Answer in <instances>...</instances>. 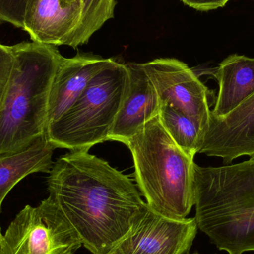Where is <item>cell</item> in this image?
Returning a JSON list of instances; mask_svg holds the SVG:
<instances>
[{"label":"cell","instance_id":"e0dca14e","mask_svg":"<svg viewBox=\"0 0 254 254\" xmlns=\"http://www.w3.org/2000/svg\"><path fill=\"white\" fill-rule=\"evenodd\" d=\"M28 1V0H0V22H7L22 29Z\"/></svg>","mask_w":254,"mask_h":254},{"label":"cell","instance_id":"277c9868","mask_svg":"<svg viewBox=\"0 0 254 254\" xmlns=\"http://www.w3.org/2000/svg\"><path fill=\"white\" fill-rule=\"evenodd\" d=\"M126 145L148 207L170 219L187 218L195 203V163L167 134L159 116L149 121Z\"/></svg>","mask_w":254,"mask_h":254},{"label":"cell","instance_id":"44dd1931","mask_svg":"<svg viewBox=\"0 0 254 254\" xmlns=\"http://www.w3.org/2000/svg\"><path fill=\"white\" fill-rule=\"evenodd\" d=\"M197 254V253H195V254H189V253H187V254Z\"/></svg>","mask_w":254,"mask_h":254},{"label":"cell","instance_id":"7402d4cb","mask_svg":"<svg viewBox=\"0 0 254 254\" xmlns=\"http://www.w3.org/2000/svg\"><path fill=\"white\" fill-rule=\"evenodd\" d=\"M111 254V253H108V254Z\"/></svg>","mask_w":254,"mask_h":254},{"label":"cell","instance_id":"ba28073f","mask_svg":"<svg viewBox=\"0 0 254 254\" xmlns=\"http://www.w3.org/2000/svg\"><path fill=\"white\" fill-rule=\"evenodd\" d=\"M195 218L170 219L148 209L110 252L113 254H185L196 236Z\"/></svg>","mask_w":254,"mask_h":254},{"label":"cell","instance_id":"9a60e30c","mask_svg":"<svg viewBox=\"0 0 254 254\" xmlns=\"http://www.w3.org/2000/svg\"><path fill=\"white\" fill-rule=\"evenodd\" d=\"M158 116L161 125L173 141L194 158L201 149L204 136L199 125L182 112L166 104H161Z\"/></svg>","mask_w":254,"mask_h":254},{"label":"cell","instance_id":"9c48e42d","mask_svg":"<svg viewBox=\"0 0 254 254\" xmlns=\"http://www.w3.org/2000/svg\"><path fill=\"white\" fill-rule=\"evenodd\" d=\"M199 153L222 158L226 165L244 155L254 158V93L226 116L210 112Z\"/></svg>","mask_w":254,"mask_h":254},{"label":"cell","instance_id":"7c38bea8","mask_svg":"<svg viewBox=\"0 0 254 254\" xmlns=\"http://www.w3.org/2000/svg\"><path fill=\"white\" fill-rule=\"evenodd\" d=\"M113 61L111 58L105 59L91 54H78L74 58H64L51 88L47 127L62 117L90 80Z\"/></svg>","mask_w":254,"mask_h":254},{"label":"cell","instance_id":"30bf717a","mask_svg":"<svg viewBox=\"0 0 254 254\" xmlns=\"http://www.w3.org/2000/svg\"><path fill=\"white\" fill-rule=\"evenodd\" d=\"M82 0H28L22 29L32 41L51 46H68L80 26Z\"/></svg>","mask_w":254,"mask_h":254},{"label":"cell","instance_id":"ffe728a7","mask_svg":"<svg viewBox=\"0 0 254 254\" xmlns=\"http://www.w3.org/2000/svg\"><path fill=\"white\" fill-rule=\"evenodd\" d=\"M3 235L1 234V228H0V246H1V240H2Z\"/></svg>","mask_w":254,"mask_h":254},{"label":"cell","instance_id":"5b68a950","mask_svg":"<svg viewBox=\"0 0 254 254\" xmlns=\"http://www.w3.org/2000/svg\"><path fill=\"white\" fill-rule=\"evenodd\" d=\"M128 80L127 65L114 60L90 80L62 117L48 125L49 141L56 149L89 151L108 140Z\"/></svg>","mask_w":254,"mask_h":254},{"label":"cell","instance_id":"d6986e66","mask_svg":"<svg viewBox=\"0 0 254 254\" xmlns=\"http://www.w3.org/2000/svg\"><path fill=\"white\" fill-rule=\"evenodd\" d=\"M185 4L195 10L207 11L224 7L230 0H182Z\"/></svg>","mask_w":254,"mask_h":254},{"label":"cell","instance_id":"6da1fadb","mask_svg":"<svg viewBox=\"0 0 254 254\" xmlns=\"http://www.w3.org/2000/svg\"><path fill=\"white\" fill-rule=\"evenodd\" d=\"M49 197L93 254L110 253L149 207L128 176L89 151H71L53 164Z\"/></svg>","mask_w":254,"mask_h":254},{"label":"cell","instance_id":"7a4b0ae2","mask_svg":"<svg viewBox=\"0 0 254 254\" xmlns=\"http://www.w3.org/2000/svg\"><path fill=\"white\" fill-rule=\"evenodd\" d=\"M195 222L219 250L254 252V158L194 167Z\"/></svg>","mask_w":254,"mask_h":254},{"label":"cell","instance_id":"3957f363","mask_svg":"<svg viewBox=\"0 0 254 254\" xmlns=\"http://www.w3.org/2000/svg\"><path fill=\"white\" fill-rule=\"evenodd\" d=\"M10 49L14 64L0 109V155L19 150L46 133L51 88L64 58L56 46L37 42Z\"/></svg>","mask_w":254,"mask_h":254},{"label":"cell","instance_id":"8992f818","mask_svg":"<svg viewBox=\"0 0 254 254\" xmlns=\"http://www.w3.org/2000/svg\"><path fill=\"white\" fill-rule=\"evenodd\" d=\"M82 246L74 227L49 196L17 213L3 235L0 254H73Z\"/></svg>","mask_w":254,"mask_h":254},{"label":"cell","instance_id":"ac0fdd59","mask_svg":"<svg viewBox=\"0 0 254 254\" xmlns=\"http://www.w3.org/2000/svg\"><path fill=\"white\" fill-rule=\"evenodd\" d=\"M14 58L10 46L0 43V109L3 104L6 92L13 71Z\"/></svg>","mask_w":254,"mask_h":254},{"label":"cell","instance_id":"4fadbf2b","mask_svg":"<svg viewBox=\"0 0 254 254\" xmlns=\"http://www.w3.org/2000/svg\"><path fill=\"white\" fill-rule=\"evenodd\" d=\"M211 74L219 87L213 116H226L254 93V58L230 55Z\"/></svg>","mask_w":254,"mask_h":254},{"label":"cell","instance_id":"2e32d148","mask_svg":"<svg viewBox=\"0 0 254 254\" xmlns=\"http://www.w3.org/2000/svg\"><path fill=\"white\" fill-rule=\"evenodd\" d=\"M83 15L80 26L70 40L68 46L76 49L86 44L90 37L106 22L114 17L116 0H82Z\"/></svg>","mask_w":254,"mask_h":254},{"label":"cell","instance_id":"5bb4252c","mask_svg":"<svg viewBox=\"0 0 254 254\" xmlns=\"http://www.w3.org/2000/svg\"><path fill=\"white\" fill-rule=\"evenodd\" d=\"M55 149L45 133L28 146L0 155V210L7 194L22 179L33 173H50Z\"/></svg>","mask_w":254,"mask_h":254},{"label":"cell","instance_id":"8fae6325","mask_svg":"<svg viewBox=\"0 0 254 254\" xmlns=\"http://www.w3.org/2000/svg\"><path fill=\"white\" fill-rule=\"evenodd\" d=\"M128 80L122 107L108 140L127 142L151 119L159 115L161 102L142 64H126Z\"/></svg>","mask_w":254,"mask_h":254},{"label":"cell","instance_id":"52a82bcc","mask_svg":"<svg viewBox=\"0 0 254 254\" xmlns=\"http://www.w3.org/2000/svg\"><path fill=\"white\" fill-rule=\"evenodd\" d=\"M161 104L170 106L198 124L205 134L210 112V91L182 61L158 58L142 64Z\"/></svg>","mask_w":254,"mask_h":254}]
</instances>
